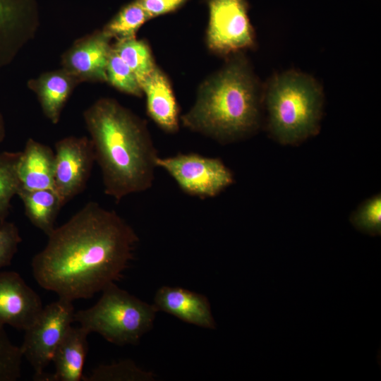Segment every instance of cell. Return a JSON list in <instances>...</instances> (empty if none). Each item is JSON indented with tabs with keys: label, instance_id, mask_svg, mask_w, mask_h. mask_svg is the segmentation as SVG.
<instances>
[{
	"label": "cell",
	"instance_id": "6da1fadb",
	"mask_svg": "<svg viewBox=\"0 0 381 381\" xmlns=\"http://www.w3.org/2000/svg\"><path fill=\"white\" fill-rule=\"evenodd\" d=\"M31 262L35 279L59 298H92L119 280L139 238L115 211L90 201L47 236Z\"/></svg>",
	"mask_w": 381,
	"mask_h": 381
},
{
	"label": "cell",
	"instance_id": "7a4b0ae2",
	"mask_svg": "<svg viewBox=\"0 0 381 381\" xmlns=\"http://www.w3.org/2000/svg\"><path fill=\"white\" fill-rule=\"evenodd\" d=\"M104 193L116 202L149 189L159 157L146 123L116 100L102 98L84 112Z\"/></svg>",
	"mask_w": 381,
	"mask_h": 381
},
{
	"label": "cell",
	"instance_id": "3957f363",
	"mask_svg": "<svg viewBox=\"0 0 381 381\" xmlns=\"http://www.w3.org/2000/svg\"><path fill=\"white\" fill-rule=\"evenodd\" d=\"M264 86L243 52L200 85L195 103L180 117L189 130L227 144L250 137L262 121Z\"/></svg>",
	"mask_w": 381,
	"mask_h": 381
},
{
	"label": "cell",
	"instance_id": "277c9868",
	"mask_svg": "<svg viewBox=\"0 0 381 381\" xmlns=\"http://www.w3.org/2000/svg\"><path fill=\"white\" fill-rule=\"evenodd\" d=\"M323 103L322 87L312 75L296 70L275 74L263 93L270 134L282 145H296L315 135Z\"/></svg>",
	"mask_w": 381,
	"mask_h": 381
},
{
	"label": "cell",
	"instance_id": "5b68a950",
	"mask_svg": "<svg viewBox=\"0 0 381 381\" xmlns=\"http://www.w3.org/2000/svg\"><path fill=\"white\" fill-rule=\"evenodd\" d=\"M157 312L154 304L141 301L113 282L102 289L94 306L75 312L74 322L115 345H135L152 328Z\"/></svg>",
	"mask_w": 381,
	"mask_h": 381
},
{
	"label": "cell",
	"instance_id": "8992f818",
	"mask_svg": "<svg viewBox=\"0 0 381 381\" xmlns=\"http://www.w3.org/2000/svg\"><path fill=\"white\" fill-rule=\"evenodd\" d=\"M75 312L73 301L59 297L44 306L35 322L25 330L20 349L34 370V380L52 362L56 348L74 322Z\"/></svg>",
	"mask_w": 381,
	"mask_h": 381
},
{
	"label": "cell",
	"instance_id": "52a82bcc",
	"mask_svg": "<svg viewBox=\"0 0 381 381\" xmlns=\"http://www.w3.org/2000/svg\"><path fill=\"white\" fill-rule=\"evenodd\" d=\"M156 164L174 179L182 191L200 198L215 197L234 181L233 173L219 158L197 153L158 157Z\"/></svg>",
	"mask_w": 381,
	"mask_h": 381
},
{
	"label": "cell",
	"instance_id": "ba28073f",
	"mask_svg": "<svg viewBox=\"0 0 381 381\" xmlns=\"http://www.w3.org/2000/svg\"><path fill=\"white\" fill-rule=\"evenodd\" d=\"M209 21L206 42L210 51L229 57L255 47L247 0H207Z\"/></svg>",
	"mask_w": 381,
	"mask_h": 381
},
{
	"label": "cell",
	"instance_id": "9c48e42d",
	"mask_svg": "<svg viewBox=\"0 0 381 381\" xmlns=\"http://www.w3.org/2000/svg\"><path fill=\"white\" fill-rule=\"evenodd\" d=\"M54 190L63 207L85 188L95 162L90 138L68 136L54 145Z\"/></svg>",
	"mask_w": 381,
	"mask_h": 381
},
{
	"label": "cell",
	"instance_id": "30bf717a",
	"mask_svg": "<svg viewBox=\"0 0 381 381\" xmlns=\"http://www.w3.org/2000/svg\"><path fill=\"white\" fill-rule=\"evenodd\" d=\"M39 24L36 0H0V68L10 64L32 40Z\"/></svg>",
	"mask_w": 381,
	"mask_h": 381
},
{
	"label": "cell",
	"instance_id": "8fae6325",
	"mask_svg": "<svg viewBox=\"0 0 381 381\" xmlns=\"http://www.w3.org/2000/svg\"><path fill=\"white\" fill-rule=\"evenodd\" d=\"M44 306L40 296L14 271L0 272V327L25 330Z\"/></svg>",
	"mask_w": 381,
	"mask_h": 381
},
{
	"label": "cell",
	"instance_id": "7c38bea8",
	"mask_svg": "<svg viewBox=\"0 0 381 381\" xmlns=\"http://www.w3.org/2000/svg\"><path fill=\"white\" fill-rule=\"evenodd\" d=\"M111 38L102 30L77 40L62 57V68L80 83L107 82Z\"/></svg>",
	"mask_w": 381,
	"mask_h": 381
},
{
	"label": "cell",
	"instance_id": "4fadbf2b",
	"mask_svg": "<svg viewBox=\"0 0 381 381\" xmlns=\"http://www.w3.org/2000/svg\"><path fill=\"white\" fill-rule=\"evenodd\" d=\"M154 305L158 311L200 327L214 329L216 322L208 298L181 287L163 286L156 292Z\"/></svg>",
	"mask_w": 381,
	"mask_h": 381
},
{
	"label": "cell",
	"instance_id": "5bb4252c",
	"mask_svg": "<svg viewBox=\"0 0 381 381\" xmlns=\"http://www.w3.org/2000/svg\"><path fill=\"white\" fill-rule=\"evenodd\" d=\"M140 86L146 96L150 118L164 132L176 133L179 128V108L167 75L156 66Z\"/></svg>",
	"mask_w": 381,
	"mask_h": 381
},
{
	"label": "cell",
	"instance_id": "9a60e30c",
	"mask_svg": "<svg viewBox=\"0 0 381 381\" xmlns=\"http://www.w3.org/2000/svg\"><path fill=\"white\" fill-rule=\"evenodd\" d=\"M89 332L83 327L71 326L56 348L52 362L55 371L45 372L40 381H80L83 380V367L88 352Z\"/></svg>",
	"mask_w": 381,
	"mask_h": 381
},
{
	"label": "cell",
	"instance_id": "2e32d148",
	"mask_svg": "<svg viewBox=\"0 0 381 381\" xmlns=\"http://www.w3.org/2000/svg\"><path fill=\"white\" fill-rule=\"evenodd\" d=\"M54 151L33 138L28 139L18 164L20 188L54 190Z\"/></svg>",
	"mask_w": 381,
	"mask_h": 381
},
{
	"label": "cell",
	"instance_id": "e0dca14e",
	"mask_svg": "<svg viewBox=\"0 0 381 381\" xmlns=\"http://www.w3.org/2000/svg\"><path fill=\"white\" fill-rule=\"evenodd\" d=\"M80 81L64 68L46 72L28 81L37 96L42 112L54 124L59 121L63 108Z\"/></svg>",
	"mask_w": 381,
	"mask_h": 381
},
{
	"label": "cell",
	"instance_id": "ac0fdd59",
	"mask_svg": "<svg viewBox=\"0 0 381 381\" xmlns=\"http://www.w3.org/2000/svg\"><path fill=\"white\" fill-rule=\"evenodd\" d=\"M25 214L33 226L49 236L56 227V220L63 207L56 192L51 189L28 190L19 188Z\"/></svg>",
	"mask_w": 381,
	"mask_h": 381
},
{
	"label": "cell",
	"instance_id": "d6986e66",
	"mask_svg": "<svg viewBox=\"0 0 381 381\" xmlns=\"http://www.w3.org/2000/svg\"><path fill=\"white\" fill-rule=\"evenodd\" d=\"M111 47L134 73L140 85L157 66L150 47L144 40L135 37L121 39Z\"/></svg>",
	"mask_w": 381,
	"mask_h": 381
},
{
	"label": "cell",
	"instance_id": "ffe728a7",
	"mask_svg": "<svg viewBox=\"0 0 381 381\" xmlns=\"http://www.w3.org/2000/svg\"><path fill=\"white\" fill-rule=\"evenodd\" d=\"M151 19L138 0L124 6L102 30L111 39L135 37L140 27Z\"/></svg>",
	"mask_w": 381,
	"mask_h": 381
},
{
	"label": "cell",
	"instance_id": "44dd1931",
	"mask_svg": "<svg viewBox=\"0 0 381 381\" xmlns=\"http://www.w3.org/2000/svg\"><path fill=\"white\" fill-rule=\"evenodd\" d=\"M20 151L0 152V222L9 214L11 200L20 188L18 164Z\"/></svg>",
	"mask_w": 381,
	"mask_h": 381
},
{
	"label": "cell",
	"instance_id": "7402d4cb",
	"mask_svg": "<svg viewBox=\"0 0 381 381\" xmlns=\"http://www.w3.org/2000/svg\"><path fill=\"white\" fill-rule=\"evenodd\" d=\"M155 375L140 369L132 361L124 360L111 365H99L83 381H139L153 380Z\"/></svg>",
	"mask_w": 381,
	"mask_h": 381
},
{
	"label": "cell",
	"instance_id": "603a6c76",
	"mask_svg": "<svg viewBox=\"0 0 381 381\" xmlns=\"http://www.w3.org/2000/svg\"><path fill=\"white\" fill-rule=\"evenodd\" d=\"M107 82L117 90L136 97L143 95L141 86L130 67L112 49L108 56Z\"/></svg>",
	"mask_w": 381,
	"mask_h": 381
},
{
	"label": "cell",
	"instance_id": "cb8c5ba5",
	"mask_svg": "<svg viewBox=\"0 0 381 381\" xmlns=\"http://www.w3.org/2000/svg\"><path fill=\"white\" fill-rule=\"evenodd\" d=\"M350 222L361 232L381 235V196L377 194L365 201L351 214Z\"/></svg>",
	"mask_w": 381,
	"mask_h": 381
},
{
	"label": "cell",
	"instance_id": "d4e9b609",
	"mask_svg": "<svg viewBox=\"0 0 381 381\" xmlns=\"http://www.w3.org/2000/svg\"><path fill=\"white\" fill-rule=\"evenodd\" d=\"M23 355L4 327H0V381H16L21 377Z\"/></svg>",
	"mask_w": 381,
	"mask_h": 381
},
{
	"label": "cell",
	"instance_id": "484cf974",
	"mask_svg": "<svg viewBox=\"0 0 381 381\" xmlns=\"http://www.w3.org/2000/svg\"><path fill=\"white\" fill-rule=\"evenodd\" d=\"M21 241L16 224L6 219L0 222V270L11 265Z\"/></svg>",
	"mask_w": 381,
	"mask_h": 381
},
{
	"label": "cell",
	"instance_id": "4316f807",
	"mask_svg": "<svg viewBox=\"0 0 381 381\" xmlns=\"http://www.w3.org/2000/svg\"><path fill=\"white\" fill-rule=\"evenodd\" d=\"M150 18L175 11L187 0H138Z\"/></svg>",
	"mask_w": 381,
	"mask_h": 381
},
{
	"label": "cell",
	"instance_id": "83f0119b",
	"mask_svg": "<svg viewBox=\"0 0 381 381\" xmlns=\"http://www.w3.org/2000/svg\"><path fill=\"white\" fill-rule=\"evenodd\" d=\"M5 137V125L3 116L0 111V143L4 140Z\"/></svg>",
	"mask_w": 381,
	"mask_h": 381
}]
</instances>
